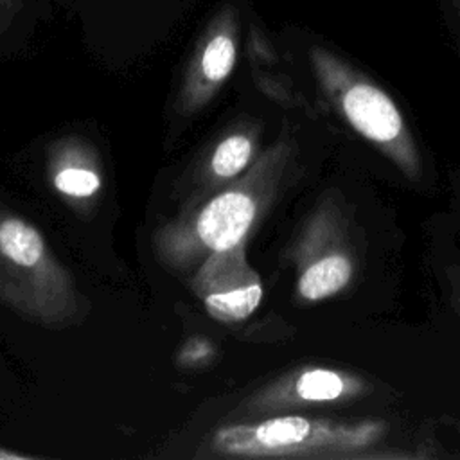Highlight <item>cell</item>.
Listing matches in <instances>:
<instances>
[{
	"label": "cell",
	"mask_w": 460,
	"mask_h": 460,
	"mask_svg": "<svg viewBox=\"0 0 460 460\" xmlns=\"http://www.w3.org/2000/svg\"><path fill=\"white\" fill-rule=\"evenodd\" d=\"M235 63V43L226 34L212 38L201 56V72L210 83L223 81L234 68Z\"/></svg>",
	"instance_id": "8"
},
{
	"label": "cell",
	"mask_w": 460,
	"mask_h": 460,
	"mask_svg": "<svg viewBox=\"0 0 460 460\" xmlns=\"http://www.w3.org/2000/svg\"><path fill=\"white\" fill-rule=\"evenodd\" d=\"M0 300L20 316L43 325L77 322L84 305L40 230L2 205Z\"/></svg>",
	"instance_id": "1"
},
{
	"label": "cell",
	"mask_w": 460,
	"mask_h": 460,
	"mask_svg": "<svg viewBox=\"0 0 460 460\" xmlns=\"http://www.w3.org/2000/svg\"><path fill=\"white\" fill-rule=\"evenodd\" d=\"M345 388V381L325 368L307 370L295 383V392L304 401H334L343 395Z\"/></svg>",
	"instance_id": "6"
},
{
	"label": "cell",
	"mask_w": 460,
	"mask_h": 460,
	"mask_svg": "<svg viewBox=\"0 0 460 460\" xmlns=\"http://www.w3.org/2000/svg\"><path fill=\"white\" fill-rule=\"evenodd\" d=\"M192 288L208 314L223 322L246 318L262 298L261 280L246 264L241 243L212 252L194 275Z\"/></svg>",
	"instance_id": "3"
},
{
	"label": "cell",
	"mask_w": 460,
	"mask_h": 460,
	"mask_svg": "<svg viewBox=\"0 0 460 460\" xmlns=\"http://www.w3.org/2000/svg\"><path fill=\"white\" fill-rule=\"evenodd\" d=\"M352 266L343 255H327L313 262L298 279V293L305 300H322L340 291L350 279Z\"/></svg>",
	"instance_id": "5"
},
{
	"label": "cell",
	"mask_w": 460,
	"mask_h": 460,
	"mask_svg": "<svg viewBox=\"0 0 460 460\" xmlns=\"http://www.w3.org/2000/svg\"><path fill=\"white\" fill-rule=\"evenodd\" d=\"M252 156V142L244 135H232L225 138L214 151L210 167L219 178L235 176L244 169Z\"/></svg>",
	"instance_id": "7"
},
{
	"label": "cell",
	"mask_w": 460,
	"mask_h": 460,
	"mask_svg": "<svg viewBox=\"0 0 460 460\" xmlns=\"http://www.w3.org/2000/svg\"><path fill=\"white\" fill-rule=\"evenodd\" d=\"M255 214L253 196L243 189H228L199 210L190 230L205 250L219 252L243 243Z\"/></svg>",
	"instance_id": "4"
},
{
	"label": "cell",
	"mask_w": 460,
	"mask_h": 460,
	"mask_svg": "<svg viewBox=\"0 0 460 460\" xmlns=\"http://www.w3.org/2000/svg\"><path fill=\"white\" fill-rule=\"evenodd\" d=\"M54 185L63 194H68L74 198H86L99 190L101 178L92 169L63 167L56 172Z\"/></svg>",
	"instance_id": "9"
},
{
	"label": "cell",
	"mask_w": 460,
	"mask_h": 460,
	"mask_svg": "<svg viewBox=\"0 0 460 460\" xmlns=\"http://www.w3.org/2000/svg\"><path fill=\"white\" fill-rule=\"evenodd\" d=\"M311 58L322 79L340 88L341 110L358 133L381 144L392 142L401 135V113L379 86L352 74V70L325 47L313 45Z\"/></svg>",
	"instance_id": "2"
},
{
	"label": "cell",
	"mask_w": 460,
	"mask_h": 460,
	"mask_svg": "<svg viewBox=\"0 0 460 460\" xmlns=\"http://www.w3.org/2000/svg\"><path fill=\"white\" fill-rule=\"evenodd\" d=\"M438 5L446 25L460 38V0H438Z\"/></svg>",
	"instance_id": "10"
}]
</instances>
